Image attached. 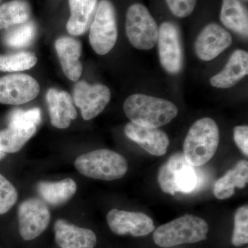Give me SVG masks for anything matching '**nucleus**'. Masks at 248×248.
I'll return each instance as SVG.
<instances>
[{
  "instance_id": "obj_1",
  "label": "nucleus",
  "mask_w": 248,
  "mask_h": 248,
  "mask_svg": "<svg viewBox=\"0 0 248 248\" xmlns=\"http://www.w3.org/2000/svg\"><path fill=\"white\" fill-rule=\"evenodd\" d=\"M124 110L133 123L148 128L167 125L178 115L177 107L161 98L134 94L125 99Z\"/></svg>"
},
{
  "instance_id": "obj_2",
  "label": "nucleus",
  "mask_w": 248,
  "mask_h": 248,
  "mask_svg": "<svg viewBox=\"0 0 248 248\" xmlns=\"http://www.w3.org/2000/svg\"><path fill=\"white\" fill-rule=\"evenodd\" d=\"M218 143V125L213 119L204 117L191 126L184 141L183 154L189 164L200 167L213 157Z\"/></svg>"
},
{
  "instance_id": "obj_3",
  "label": "nucleus",
  "mask_w": 248,
  "mask_h": 248,
  "mask_svg": "<svg viewBox=\"0 0 248 248\" xmlns=\"http://www.w3.org/2000/svg\"><path fill=\"white\" fill-rule=\"evenodd\" d=\"M208 223L192 215H186L159 226L153 234L155 244L161 248L194 244L207 239Z\"/></svg>"
},
{
  "instance_id": "obj_4",
  "label": "nucleus",
  "mask_w": 248,
  "mask_h": 248,
  "mask_svg": "<svg viewBox=\"0 0 248 248\" xmlns=\"http://www.w3.org/2000/svg\"><path fill=\"white\" fill-rule=\"evenodd\" d=\"M195 168L186 161L183 153L173 154L158 172L157 181L161 190L171 195L194 192L202 182Z\"/></svg>"
},
{
  "instance_id": "obj_5",
  "label": "nucleus",
  "mask_w": 248,
  "mask_h": 248,
  "mask_svg": "<svg viewBox=\"0 0 248 248\" xmlns=\"http://www.w3.org/2000/svg\"><path fill=\"white\" fill-rule=\"evenodd\" d=\"M78 172L86 177L113 181L125 175L128 169L123 156L108 149H99L80 155L75 161Z\"/></svg>"
},
{
  "instance_id": "obj_6",
  "label": "nucleus",
  "mask_w": 248,
  "mask_h": 248,
  "mask_svg": "<svg viewBox=\"0 0 248 248\" xmlns=\"http://www.w3.org/2000/svg\"><path fill=\"white\" fill-rule=\"evenodd\" d=\"M117 36L115 6L110 0H101L91 24L90 44L98 55H107L115 46Z\"/></svg>"
},
{
  "instance_id": "obj_7",
  "label": "nucleus",
  "mask_w": 248,
  "mask_h": 248,
  "mask_svg": "<svg viewBox=\"0 0 248 248\" xmlns=\"http://www.w3.org/2000/svg\"><path fill=\"white\" fill-rule=\"evenodd\" d=\"M125 32L129 42L139 50H151L157 43L159 27L144 5L136 3L128 8Z\"/></svg>"
},
{
  "instance_id": "obj_8",
  "label": "nucleus",
  "mask_w": 248,
  "mask_h": 248,
  "mask_svg": "<svg viewBox=\"0 0 248 248\" xmlns=\"http://www.w3.org/2000/svg\"><path fill=\"white\" fill-rule=\"evenodd\" d=\"M158 51L160 63L170 74H177L184 66V53L180 33L175 24L164 22L159 27Z\"/></svg>"
},
{
  "instance_id": "obj_9",
  "label": "nucleus",
  "mask_w": 248,
  "mask_h": 248,
  "mask_svg": "<svg viewBox=\"0 0 248 248\" xmlns=\"http://www.w3.org/2000/svg\"><path fill=\"white\" fill-rule=\"evenodd\" d=\"M50 214L45 202L29 199L20 204L18 210V224L22 239L31 241L40 236L48 228Z\"/></svg>"
},
{
  "instance_id": "obj_10",
  "label": "nucleus",
  "mask_w": 248,
  "mask_h": 248,
  "mask_svg": "<svg viewBox=\"0 0 248 248\" xmlns=\"http://www.w3.org/2000/svg\"><path fill=\"white\" fill-rule=\"evenodd\" d=\"M40 93V85L26 74L9 75L0 78V103L19 105L31 102Z\"/></svg>"
},
{
  "instance_id": "obj_11",
  "label": "nucleus",
  "mask_w": 248,
  "mask_h": 248,
  "mask_svg": "<svg viewBox=\"0 0 248 248\" xmlns=\"http://www.w3.org/2000/svg\"><path fill=\"white\" fill-rule=\"evenodd\" d=\"M111 93L107 86L91 85L86 81L78 82L75 86L74 102L81 109L85 120H92L101 113L110 102Z\"/></svg>"
},
{
  "instance_id": "obj_12",
  "label": "nucleus",
  "mask_w": 248,
  "mask_h": 248,
  "mask_svg": "<svg viewBox=\"0 0 248 248\" xmlns=\"http://www.w3.org/2000/svg\"><path fill=\"white\" fill-rule=\"evenodd\" d=\"M107 218L111 231L117 235L143 236L155 231L153 219L144 213L112 209Z\"/></svg>"
},
{
  "instance_id": "obj_13",
  "label": "nucleus",
  "mask_w": 248,
  "mask_h": 248,
  "mask_svg": "<svg viewBox=\"0 0 248 248\" xmlns=\"http://www.w3.org/2000/svg\"><path fill=\"white\" fill-rule=\"evenodd\" d=\"M232 43L231 34L217 23H210L201 31L195 42V52L203 61L217 58Z\"/></svg>"
},
{
  "instance_id": "obj_14",
  "label": "nucleus",
  "mask_w": 248,
  "mask_h": 248,
  "mask_svg": "<svg viewBox=\"0 0 248 248\" xmlns=\"http://www.w3.org/2000/svg\"><path fill=\"white\" fill-rule=\"evenodd\" d=\"M124 133L127 138L154 156H163L169 148L167 134L158 128L141 126L130 122L125 125Z\"/></svg>"
},
{
  "instance_id": "obj_15",
  "label": "nucleus",
  "mask_w": 248,
  "mask_h": 248,
  "mask_svg": "<svg viewBox=\"0 0 248 248\" xmlns=\"http://www.w3.org/2000/svg\"><path fill=\"white\" fill-rule=\"evenodd\" d=\"M55 242L61 248H94L97 237L92 231L60 219L54 226Z\"/></svg>"
},
{
  "instance_id": "obj_16",
  "label": "nucleus",
  "mask_w": 248,
  "mask_h": 248,
  "mask_svg": "<svg viewBox=\"0 0 248 248\" xmlns=\"http://www.w3.org/2000/svg\"><path fill=\"white\" fill-rule=\"evenodd\" d=\"M248 73V52L238 49L231 55L223 69L210 78V84L218 89H230L244 79Z\"/></svg>"
},
{
  "instance_id": "obj_17",
  "label": "nucleus",
  "mask_w": 248,
  "mask_h": 248,
  "mask_svg": "<svg viewBox=\"0 0 248 248\" xmlns=\"http://www.w3.org/2000/svg\"><path fill=\"white\" fill-rule=\"evenodd\" d=\"M46 99L52 125L57 128H68L78 116L70 94L51 89L47 93Z\"/></svg>"
},
{
  "instance_id": "obj_18",
  "label": "nucleus",
  "mask_w": 248,
  "mask_h": 248,
  "mask_svg": "<svg viewBox=\"0 0 248 248\" xmlns=\"http://www.w3.org/2000/svg\"><path fill=\"white\" fill-rule=\"evenodd\" d=\"M55 48L65 76L71 81H78L82 73L79 61L82 51L81 43L76 39L62 37L55 42Z\"/></svg>"
},
{
  "instance_id": "obj_19",
  "label": "nucleus",
  "mask_w": 248,
  "mask_h": 248,
  "mask_svg": "<svg viewBox=\"0 0 248 248\" xmlns=\"http://www.w3.org/2000/svg\"><path fill=\"white\" fill-rule=\"evenodd\" d=\"M71 17L67 31L73 35L84 34L93 22L97 8V0H69Z\"/></svg>"
},
{
  "instance_id": "obj_20",
  "label": "nucleus",
  "mask_w": 248,
  "mask_h": 248,
  "mask_svg": "<svg viewBox=\"0 0 248 248\" xmlns=\"http://www.w3.org/2000/svg\"><path fill=\"white\" fill-rule=\"evenodd\" d=\"M248 182V162L247 160H241L215 183L214 195L220 200L231 198L234 194L235 187L244 188Z\"/></svg>"
},
{
  "instance_id": "obj_21",
  "label": "nucleus",
  "mask_w": 248,
  "mask_h": 248,
  "mask_svg": "<svg viewBox=\"0 0 248 248\" xmlns=\"http://www.w3.org/2000/svg\"><path fill=\"white\" fill-rule=\"evenodd\" d=\"M78 186L71 178L58 182H42L37 186V190L43 200L52 206L66 203L76 194Z\"/></svg>"
},
{
  "instance_id": "obj_22",
  "label": "nucleus",
  "mask_w": 248,
  "mask_h": 248,
  "mask_svg": "<svg viewBox=\"0 0 248 248\" xmlns=\"http://www.w3.org/2000/svg\"><path fill=\"white\" fill-rule=\"evenodd\" d=\"M220 20L227 29L248 37V12L240 0H223Z\"/></svg>"
},
{
  "instance_id": "obj_23",
  "label": "nucleus",
  "mask_w": 248,
  "mask_h": 248,
  "mask_svg": "<svg viewBox=\"0 0 248 248\" xmlns=\"http://www.w3.org/2000/svg\"><path fill=\"white\" fill-rule=\"evenodd\" d=\"M35 132V125H9L7 128L0 131V151L5 153H17Z\"/></svg>"
},
{
  "instance_id": "obj_24",
  "label": "nucleus",
  "mask_w": 248,
  "mask_h": 248,
  "mask_svg": "<svg viewBox=\"0 0 248 248\" xmlns=\"http://www.w3.org/2000/svg\"><path fill=\"white\" fill-rule=\"evenodd\" d=\"M31 16L29 4L23 0H14L0 6V30L28 22Z\"/></svg>"
},
{
  "instance_id": "obj_25",
  "label": "nucleus",
  "mask_w": 248,
  "mask_h": 248,
  "mask_svg": "<svg viewBox=\"0 0 248 248\" xmlns=\"http://www.w3.org/2000/svg\"><path fill=\"white\" fill-rule=\"evenodd\" d=\"M36 27L32 22L19 24L5 34L4 42L11 48H23L30 45L35 38Z\"/></svg>"
},
{
  "instance_id": "obj_26",
  "label": "nucleus",
  "mask_w": 248,
  "mask_h": 248,
  "mask_svg": "<svg viewBox=\"0 0 248 248\" xmlns=\"http://www.w3.org/2000/svg\"><path fill=\"white\" fill-rule=\"evenodd\" d=\"M37 62L35 54L30 52H20L12 55L0 56V71L17 72L29 70Z\"/></svg>"
},
{
  "instance_id": "obj_27",
  "label": "nucleus",
  "mask_w": 248,
  "mask_h": 248,
  "mask_svg": "<svg viewBox=\"0 0 248 248\" xmlns=\"http://www.w3.org/2000/svg\"><path fill=\"white\" fill-rule=\"evenodd\" d=\"M248 242V206L243 205L236 210L234 215V228L232 243L236 247Z\"/></svg>"
},
{
  "instance_id": "obj_28",
  "label": "nucleus",
  "mask_w": 248,
  "mask_h": 248,
  "mask_svg": "<svg viewBox=\"0 0 248 248\" xmlns=\"http://www.w3.org/2000/svg\"><path fill=\"white\" fill-rule=\"evenodd\" d=\"M17 192L13 184L0 174V215L8 213L17 200Z\"/></svg>"
},
{
  "instance_id": "obj_29",
  "label": "nucleus",
  "mask_w": 248,
  "mask_h": 248,
  "mask_svg": "<svg viewBox=\"0 0 248 248\" xmlns=\"http://www.w3.org/2000/svg\"><path fill=\"white\" fill-rule=\"evenodd\" d=\"M42 120V114L40 108H34L28 110L16 109L10 112L8 117L9 125H35L37 126Z\"/></svg>"
},
{
  "instance_id": "obj_30",
  "label": "nucleus",
  "mask_w": 248,
  "mask_h": 248,
  "mask_svg": "<svg viewBox=\"0 0 248 248\" xmlns=\"http://www.w3.org/2000/svg\"><path fill=\"white\" fill-rule=\"evenodd\" d=\"M166 1L174 16L185 18L193 12L197 0H166Z\"/></svg>"
},
{
  "instance_id": "obj_31",
  "label": "nucleus",
  "mask_w": 248,
  "mask_h": 248,
  "mask_svg": "<svg viewBox=\"0 0 248 248\" xmlns=\"http://www.w3.org/2000/svg\"><path fill=\"white\" fill-rule=\"evenodd\" d=\"M234 140L236 146L245 156H248V125H238L234 128Z\"/></svg>"
},
{
  "instance_id": "obj_32",
  "label": "nucleus",
  "mask_w": 248,
  "mask_h": 248,
  "mask_svg": "<svg viewBox=\"0 0 248 248\" xmlns=\"http://www.w3.org/2000/svg\"><path fill=\"white\" fill-rule=\"evenodd\" d=\"M6 153H4V152L0 151V161L4 159L5 156H6Z\"/></svg>"
},
{
  "instance_id": "obj_33",
  "label": "nucleus",
  "mask_w": 248,
  "mask_h": 248,
  "mask_svg": "<svg viewBox=\"0 0 248 248\" xmlns=\"http://www.w3.org/2000/svg\"><path fill=\"white\" fill-rule=\"evenodd\" d=\"M0 1H1V0H0Z\"/></svg>"
}]
</instances>
